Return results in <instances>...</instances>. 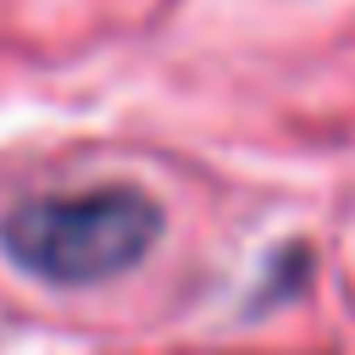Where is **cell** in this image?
<instances>
[{
	"label": "cell",
	"mask_w": 355,
	"mask_h": 355,
	"mask_svg": "<svg viewBox=\"0 0 355 355\" xmlns=\"http://www.w3.org/2000/svg\"><path fill=\"white\" fill-rule=\"evenodd\" d=\"M166 233V211L128 183L39 194L0 216V255L50 288H89L133 272Z\"/></svg>",
	"instance_id": "cell-1"
}]
</instances>
